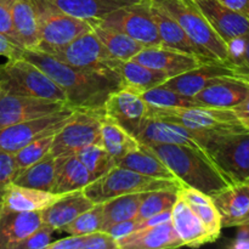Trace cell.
Instances as JSON below:
<instances>
[{"instance_id":"8992f818","label":"cell","mask_w":249,"mask_h":249,"mask_svg":"<svg viewBox=\"0 0 249 249\" xmlns=\"http://www.w3.org/2000/svg\"><path fill=\"white\" fill-rule=\"evenodd\" d=\"M201 146L229 184L248 182V130L211 135L201 141Z\"/></svg>"},{"instance_id":"f546056e","label":"cell","mask_w":249,"mask_h":249,"mask_svg":"<svg viewBox=\"0 0 249 249\" xmlns=\"http://www.w3.org/2000/svg\"><path fill=\"white\" fill-rule=\"evenodd\" d=\"M178 197L187 203V206L203 221L213 241L218 240L221 232V218L211 196L192 187L181 186L178 189Z\"/></svg>"},{"instance_id":"6da1fadb","label":"cell","mask_w":249,"mask_h":249,"mask_svg":"<svg viewBox=\"0 0 249 249\" xmlns=\"http://www.w3.org/2000/svg\"><path fill=\"white\" fill-rule=\"evenodd\" d=\"M21 57L43 70L63 90L66 104L74 111H104V105L109 95L123 88L121 77L114 70L71 67L36 49H24Z\"/></svg>"},{"instance_id":"f35d334b","label":"cell","mask_w":249,"mask_h":249,"mask_svg":"<svg viewBox=\"0 0 249 249\" xmlns=\"http://www.w3.org/2000/svg\"><path fill=\"white\" fill-rule=\"evenodd\" d=\"M104 223V203H95L94 207L78 215L73 221L62 229L68 235L83 236L102 231Z\"/></svg>"},{"instance_id":"1f68e13d","label":"cell","mask_w":249,"mask_h":249,"mask_svg":"<svg viewBox=\"0 0 249 249\" xmlns=\"http://www.w3.org/2000/svg\"><path fill=\"white\" fill-rule=\"evenodd\" d=\"M90 24H91L92 32L96 34L102 45L116 60H131L136 53H140L143 49V46L138 41L131 39L126 34L102 23L100 19L90 21Z\"/></svg>"},{"instance_id":"db71d44e","label":"cell","mask_w":249,"mask_h":249,"mask_svg":"<svg viewBox=\"0 0 249 249\" xmlns=\"http://www.w3.org/2000/svg\"><path fill=\"white\" fill-rule=\"evenodd\" d=\"M0 209H1V207H0Z\"/></svg>"},{"instance_id":"bcb514c9","label":"cell","mask_w":249,"mask_h":249,"mask_svg":"<svg viewBox=\"0 0 249 249\" xmlns=\"http://www.w3.org/2000/svg\"><path fill=\"white\" fill-rule=\"evenodd\" d=\"M23 50L24 49L19 48L18 45L12 43L6 36L0 33V56L6 57L7 60H11V58L21 57Z\"/></svg>"},{"instance_id":"52a82bcc","label":"cell","mask_w":249,"mask_h":249,"mask_svg":"<svg viewBox=\"0 0 249 249\" xmlns=\"http://www.w3.org/2000/svg\"><path fill=\"white\" fill-rule=\"evenodd\" d=\"M180 186L181 182L179 180L146 177L126 168L116 165L108 173L85 186L83 192L94 203H104L124 195L142 194L155 190L179 189Z\"/></svg>"},{"instance_id":"e575fe53","label":"cell","mask_w":249,"mask_h":249,"mask_svg":"<svg viewBox=\"0 0 249 249\" xmlns=\"http://www.w3.org/2000/svg\"><path fill=\"white\" fill-rule=\"evenodd\" d=\"M142 194L124 195V196H119L104 202L102 231H106L113 224L135 218L139 212Z\"/></svg>"},{"instance_id":"277c9868","label":"cell","mask_w":249,"mask_h":249,"mask_svg":"<svg viewBox=\"0 0 249 249\" xmlns=\"http://www.w3.org/2000/svg\"><path fill=\"white\" fill-rule=\"evenodd\" d=\"M185 31L192 43L211 60L231 61L228 44L218 36L194 0H152Z\"/></svg>"},{"instance_id":"3957f363","label":"cell","mask_w":249,"mask_h":249,"mask_svg":"<svg viewBox=\"0 0 249 249\" xmlns=\"http://www.w3.org/2000/svg\"><path fill=\"white\" fill-rule=\"evenodd\" d=\"M148 117L164 119L189 129L201 145L203 139L211 135L247 131L238 122L231 108L192 106L174 108H151Z\"/></svg>"},{"instance_id":"d6a6232c","label":"cell","mask_w":249,"mask_h":249,"mask_svg":"<svg viewBox=\"0 0 249 249\" xmlns=\"http://www.w3.org/2000/svg\"><path fill=\"white\" fill-rule=\"evenodd\" d=\"M101 145L116 162L140 147L135 136L105 114L101 118Z\"/></svg>"},{"instance_id":"836d02e7","label":"cell","mask_w":249,"mask_h":249,"mask_svg":"<svg viewBox=\"0 0 249 249\" xmlns=\"http://www.w3.org/2000/svg\"><path fill=\"white\" fill-rule=\"evenodd\" d=\"M53 179H55V157L53 153L49 152L38 162L17 173L12 184L53 192Z\"/></svg>"},{"instance_id":"f1b7e54d","label":"cell","mask_w":249,"mask_h":249,"mask_svg":"<svg viewBox=\"0 0 249 249\" xmlns=\"http://www.w3.org/2000/svg\"><path fill=\"white\" fill-rule=\"evenodd\" d=\"M9 11L21 48L36 49L39 44V31L32 0H11Z\"/></svg>"},{"instance_id":"8fae6325","label":"cell","mask_w":249,"mask_h":249,"mask_svg":"<svg viewBox=\"0 0 249 249\" xmlns=\"http://www.w3.org/2000/svg\"><path fill=\"white\" fill-rule=\"evenodd\" d=\"M104 111H74L67 123L56 133L50 152L53 157L75 155L91 143H101Z\"/></svg>"},{"instance_id":"4fadbf2b","label":"cell","mask_w":249,"mask_h":249,"mask_svg":"<svg viewBox=\"0 0 249 249\" xmlns=\"http://www.w3.org/2000/svg\"><path fill=\"white\" fill-rule=\"evenodd\" d=\"M68 107L66 102L19 96L0 89V129L39 118Z\"/></svg>"},{"instance_id":"d590c367","label":"cell","mask_w":249,"mask_h":249,"mask_svg":"<svg viewBox=\"0 0 249 249\" xmlns=\"http://www.w3.org/2000/svg\"><path fill=\"white\" fill-rule=\"evenodd\" d=\"M178 201V189L155 190L143 192L135 219L143 220L157 214L172 211Z\"/></svg>"},{"instance_id":"7bdbcfd3","label":"cell","mask_w":249,"mask_h":249,"mask_svg":"<svg viewBox=\"0 0 249 249\" xmlns=\"http://www.w3.org/2000/svg\"><path fill=\"white\" fill-rule=\"evenodd\" d=\"M82 249H118L117 241L106 231L82 236Z\"/></svg>"},{"instance_id":"2e32d148","label":"cell","mask_w":249,"mask_h":249,"mask_svg":"<svg viewBox=\"0 0 249 249\" xmlns=\"http://www.w3.org/2000/svg\"><path fill=\"white\" fill-rule=\"evenodd\" d=\"M131 60L152 70L160 71L169 78L181 74L204 63L196 56L163 45L143 48Z\"/></svg>"},{"instance_id":"d4e9b609","label":"cell","mask_w":249,"mask_h":249,"mask_svg":"<svg viewBox=\"0 0 249 249\" xmlns=\"http://www.w3.org/2000/svg\"><path fill=\"white\" fill-rule=\"evenodd\" d=\"M63 195L11 184L2 198L1 209L12 212H41Z\"/></svg>"},{"instance_id":"11a10c76","label":"cell","mask_w":249,"mask_h":249,"mask_svg":"<svg viewBox=\"0 0 249 249\" xmlns=\"http://www.w3.org/2000/svg\"><path fill=\"white\" fill-rule=\"evenodd\" d=\"M248 182H249V180H248Z\"/></svg>"},{"instance_id":"681fc988","label":"cell","mask_w":249,"mask_h":249,"mask_svg":"<svg viewBox=\"0 0 249 249\" xmlns=\"http://www.w3.org/2000/svg\"><path fill=\"white\" fill-rule=\"evenodd\" d=\"M237 228L240 229V230H238L236 238L233 240L232 243H240L245 242V241H249V223L241 224Z\"/></svg>"},{"instance_id":"816d5d0a","label":"cell","mask_w":249,"mask_h":249,"mask_svg":"<svg viewBox=\"0 0 249 249\" xmlns=\"http://www.w3.org/2000/svg\"><path fill=\"white\" fill-rule=\"evenodd\" d=\"M230 248H233V249H249V241H245V242H240V243H231Z\"/></svg>"},{"instance_id":"9a60e30c","label":"cell","mask_w":249,"mask_h":249,"mask_svg":"<svg viewBox=\"0 0 249 249\" xmlns=\"http://www.w3.org/2000/svg\"><path fill=\"white\" fill-rule=\"evenodd\" d=\"M218 36L230 44L249 36V18L218 0H194Z\"/></svg>"},{"instance_id":"44dd1931","label":"cell","mask_w":249,"mask_h":249,"mask_svg":"<svg viewBox=\"0 0 249 249\" xmlns=\"http://www.w3.org/2000/svg\"><path fill=\"white\" fill-rule=\"evenodd\" d=\"M211 197L220 214L223 228L238 226L249 212V182L231 184Z\"/></svg>"},{"instance_id":"f6af8a7d","label":"cell","mask_w":249,"mask_h":249,"mask_svg":"<svg viewBox=\"0 0 249 249\" xmlns=\"http://www.w3.org/2000/svg\"><path fill=\"white\" fill-rule=\"evenodd\" d=\"M0 33L6 36L12 43H15L16 45H18L19 48H21L16 33H15L14 31V26H12L11 15H10L9 7L1 1H0Z\"/></svg>"},{"instance_id":"4316f807","label":"cell","mask_w":249,"mask_h":249,"mask_svg":"<svg viewBox=\"0 0 249 249\" xmlns=\"http://www.w3.org/2000/svg\"><path fill=\"white\" fill-rule=\"evenodd\" d=\"M112 67L121 77L123 88H129L140 94L169 79L165 73L152 70L134 60H114Z\"/></svg>"},{"instance_id":"7402d4cb","label":"cell","mask_w":249,"mask_h":249,"mask_svg":"<svg viewBox=\"0 0 249 249\" xmlns=\"http://www.w3.org/2000/svg\"><path fill=\"white\" fill-rule=\"evenodd\" d=\"M170 220L182 246L201 247L206 243L214 242L203 221L187 206L186 202L179 197L177 203L172 208Z\"/></svg>"},{"instance_id":"b9f144b4","label":"cell","mask_w":249,"mask_h":249,"mask_svg":"<svg viewBox=\"0 0 249 249\" xmlns=\"http://www.w3.org/2000/svg\"><path fill=\"white\" fill-rule=\"evenodd\" d=\"M17 174L14 155L0 153V204L5 196L7 187L12 184Z\"/></svg>"},{"instance_id":"e0dca14e","label":"cell","mask_w":249,"mask_h":249,"mask_svg":"<svg viewBox=\"0 0 249 249\" xmlns=\"http://www.w3.org/2000/svg\"><path fill=\"white\" fill-rule=\"evenodd\" d=\"M135 138L145 145H184L203 150L189 129L156 117H147L142 122Z\"/></svg>"},{"instance_id":"8d00e7d4","label":"cell","mask_w":249,"mask_h":249,"mask_svg":"<svg viewBox=\"0 0 249 249\" xmlns=\"http://www.w3.org/2000/svg\"><path fill=\"white\" fill-rule=\"evenodd\" d=\"M75 155L90 173L92 181L101 178L117 165L116 160L107 152L101 143H91L82 148Z\"/></svg>"},{"instance_id":"ffe728a7","label":"cell","mask_w":249,"mask_h":249,"mask_svg":"<svg viewBox=\"0 0 249 249\" xmlns=\"http://www.w3.org/2000/svg\"><path fill=\"white\" fill-rule=\"evenodd\" d=\"M40 212L0 209V249H16L41 225Z\"/></svg>"},{"instance_id":"cb8c5ba5","label":"cell","mask_w":249,"mask_h":249,"mask_svg":"<svg viewBox=\"0 0 249 249\" xmlns=\"http://www.w3.org/2000/svg\"><path fill=\"white\" fill-rule=\"evenodd\" d=\"M152 1V0H151ZM152 14L155 17L156 24H157L158 33H160L162 45L167 48L174 49V50L181 51V53H190L198 57L202 62H209L211 60L202 50H199L196 45L187 36L184 29L179 26L173 17H170L167 12L163 11L152 2Z\"/></svg>"},{"instance_id":"d6986e66","label":"cell","mask_w":249,"mask_h":249,"mask_svg":"<svg viewBox=\"0 0 249 249\" xmlns=\"http://www.w3.org/2000/svg\"><path fill=\"white\" fill-rule=\"evenodd\" d=\"M181 246L172 220L138 229L117 240L118 249H167Z\"/></svg>"},{"instance_id":"83f0119b","label":"cell","mask_w":249,"mask_h":249,"mask_svg":"<svg viewBox=\"0 0 249 249\" xmlns=\"http://www.w3.org/2000/svg\"><path fill=\"white\" fill-rule=\"evenodd\" d=\"M66 14L84 19L95 21L102 19L111 12L140 0H50Z\"/></svg>"},{"instance_id":"7a4b0ae2","label":"cell","mask_w":249,"mask_h":249,"mask_svg":"<svg viewBox=\"0 0 249 249\" xmlns=\"http://www.w3.org/2000/svg\"><path fill=\"white\" fill-rule=\"evenodd\" d=\"M170 169L181 185L208 196L218 194L229 182L203 150L184 145H147Z\"/></svg>"},{"instance_id":"5bb4252c","label":"cell","mask_w":249,"mask_h":249,"mask_svg":"<svg viewBox=\"0 0 249 249\" xmlns=\"http://www.w3.org/2000/svg\"><path fill=\"white\" fill-rule=\"evenodd\" d=\"M104 113L135 136L142 122L148 117V105L140 92L121 88L106 100Z\"/></svg>"},{"instance_id":"ac0fdd59","label":"cell","mask_w":249,"mask_h":249,"mask_svg":"<svg viewBox=\"0 0 249 249\" xmlns=\"http://www.w3.org/2000/svg\"><path fill=\"white\" fill-rule=\"evenodd\" d=\"M249 95V82L237 78H218L194 96L197 106L233 108Z\"/></svg>"},{"instance_id":"ba28073f","label":"cell","mask_w":249,"mask_h":249,"mask_svg":"<svg viewBox=\"0 0 249 249\" xmlns=\"http://www.w3.org/2000/svg\"><path fill=\"white\" fill-rule=\"evenodd\" d=\"M39 31V44L44 46H62L80 34L91 31L90 22L75 18L58 9L50 0H32Z\"/></svg>"},{"instance_id":"7c38bea8","label":"cell","mask_w":249,"mask_h":249,"mask_svg":"<svg viewBox=\"0 0 249 249\" xmlns=\"http://www.w3.org/2000/svg\"><path fill=\"white\" fill-rule=\"evenodd\" d=\"M73 113L74 109L66 107L61 111L0 129V153L15 155L32 141L56 133L67 123Z\"/></svg>"},{"instance_id":"60d3db41","label":"cell","mask_w":249,"mask_h":249,"mask_svg":"<svg viewBox=\"0 0 249 249\" xmlns=\"http://www.w3.org/2000/svg\"><path fill=\"white\" fill-rule=\"evenodd\" d=\"M55 229L49 226L48 224L41 223V225L28 236L24 241H22L16 249H48L49 245L53 242V233Z\"/></svg>"},{"instance_id":"ee69618b","label":"cell","mask_w":249,"mask_h":249,"mask_svg":"<svg viewBox=\"0 0 249 249\" xmlns=\"http://www.w3.org/2000/svg\"><path fill=\"white\" fill-rule=\"evenodd\" d=\"M142 228V221L138 220V219H130V220L121 221V223L113 224L112 226H109L106 230V232H108L114 240H119V238L124 237V236L129 235L133 231L138 230V229Z\"/></svg>"},{"instance_id":"7dc6e473","label":"cell","mask_w":249,"mask_h":249,"mask_svg":"<svg viewBox=\"0 0 249 249\" xmlns=\"http://www.w3.org/2000/svg\"><path fill=\"white\" fill-rule=\"evenodd\" d=\"M231 109L233 111L235 116L237 117L238 122L242 124L243 128L249 131V95L242 102H240L237 106Z\"/></svg>"},{"instance_id":"f907efd6","label":"cell","mask_w":249,"mask_h":249,"mask_svg":"<svg viewBox=\"0 0 249 249\" xmlns=\"http://www.w3.org/2000/svg\"><path fill=\"white\" fill-rule=\"evenodd\" d=\"M242 56H243V60H245V62L249 66V36H247V38L245 39Z\"/></svg>"},{"instance_id":"f5cc1de1","label":"cell","mask_w":249,"mask_h":249,"mask_svg":"<svg viewBox=\"0 0 249 249\" xmlns=\"http://www.w3.org/2000/svg\"><path fill=\"white\" fill-rule=\"evenodd\" d=\"M245 223H249V212L247 213V215L245 216V219H243L242 223H241V224H245ZM241 224H240V225H241Z\"/></svg>"},{"instance_id":"ab89813d","label":"cell","mask_w":249,"mask_h":249,"mask_svg":"<svg viewBox=\"0 0 249 249\" xmlns=\"http://www.w3.org/2000/svg\"><path fill=\"white\" fill-rule=\"evenodd\" d=\"M56 133H57V131H56ZM56 133L41 136V138L36 139V140L32 141L28 145L24 146V147L21 148L18 152L15 153L14 157L15 163H16L17 173L26 169L29 165L34 164V163L38 162L39 160H41L46 153L50 152L51 145H53V139H55Z\"/></svg>"},{"instance_id":"9c48e42d","label":"cell","mask_w":249,"mask_h":249,"mask_svg":"<svg viewBox=\"0 0 249 249\" xmlns=\"http://www.w3.org/2000/svg\"><path fill=\"white\" fill-rule=\"evenodd\" d=\"M49 53L56 60L80 70L107 71L113 70L116 58L109 55L96 34L91 31L80 34L72 41L62 46H44L36 49Z\"/></svg>"},{"instance_id":"c3c4849f","label":"cell","mask_w":249,"mask_h":249,"mask_svg":"<svg viewBox=\"0 0 249 249\" xmlns=\"http://www.w3.org/2000/svg\"><path fill=\"white\" fill-rule=\"evenodd\" d=\"M218 1L249 18V0H218Z\"/></svg>"},{"instance_id":"5b68a950","label":"cell","mask_w":249,"mask_h":249,"mask_svg":"<svg viewBox=\"0 0 249 249\" xmlns=\"http://www.w3.org/2000/svg\"><path fill=\"white\" fill-rule=\"evenodd\" d=\"M0 89L19 96L66 102L63 90L43 70L23 57L11 58L0 66Z\"/></svg>"},{"instance_id":"30bf717a","label":"cell","mask_w":249,"mask_h":249,"mask_svg":"<svg viewBox=\"0 0 249 249\" xmlns=\"http://www.w3.org/2000/svg\"><path fill=\"white\" fill-rule=\"evenodd\" d=\"M102 23L126 34L143 48L162 45L152 14V1L140 0L123 6L100 19Z\"/></svg>"},{"instance_id":"74e56055","label":"cell","mask_w":249,"mask_h":249,"mask_svg":"<svg viewBox=\"0 0 249 249\" xmlns=\"http://www.w3.org/2000/svg\"><path fill=\"white\" fill-rule=\"evenodd\" d=\"M142 99L147 102L151 108H174V107L197 106L194 97L184 96L172 89L163 87L162 84L150 90L141 92Z\"/></svg>"},{"instance_id":"4dcf8cb0","label":"cell","mask_w":249,"mask_h":249,"mask_svg":"<svg viewBox=\"0 0 249 249\" xmlns=\"http://www.w3.org/2000/svg\"><path fill=\"white\" fill-rule=\"evenodd\" d=\"M118 167L126 168L139 174L157 179L178 180L170 172L169 168L162 162L160 157L145 143L140 142V147L136 151L128 153L117 162Z\"/></svg>"},{"instance_id":"484cf974","label":"cell","mask_w":249,"mask_h":249,"mask_svg":"<svg viewBox=\"0 0 249 249\" xmlns=\"http://www.w3.org/2000/svg\"><path fill=\"white\" fill-rule=\"evenodd\" d=\"M92 182V178L77 155H63L55 157V179L53 192L71 194L79 191Z\"/></svg>"},{"instance_id":"603a6c76","label":"cell","mask_w":249,"mask_h":249,"mask_svg":"<svg viewBox=\"0 0 249 249\" xmlns=\"http://www.w3.org/2000/svg\"><path fill=\"white\" fill-rule=\"evenodd\" d=\"M94 204L89 197L85 196L83 190L66 194L40 212L41 221L55 230L62 231L66 225L74 220L78 215L94 207Z\"/></svg>"}]
</instances>
